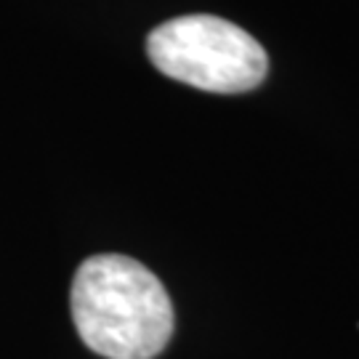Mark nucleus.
Segmentation results:
<instances>
[{"label":"nucleus","mask_w":359,"mask_h":359,"mask_svg":"<svg viewBox=\"0 0 359 359\" xmlns=\"http://www.w3.org/2000/svg\"><path fill=\"white\" fill-rule=\"evenodd\" d=\"M72 322L104 359H152L173 335V304L163 283L128 256L104 253L72 280Z\"/></svg>","instance_id":"f257e3e1"},{"label":"nucleus","mask_w":359,"mask_h":359,"mask_svg":"<svg viewBox=\"0 0 359 359\" xmlns=\"http://www.w3.org/2000/svg\"><path fill=\"white\" fill-rule=\"evenodd\" d=\"M152 65L170 80L210 93H245L264 83L266 51L226 19L189 13L154 27L147 38Z\"/></svg>","instance_id":"f03ea898"}]
</instances>
